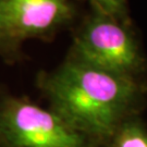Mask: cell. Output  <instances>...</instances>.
<instances>
[{"label":"cell","mask_w":147,"mask_h":147,"mask_svg":"<svg viewBox=\"0 0 147 147\" xmlns=\"http://www.w3.org/2000/svg\"><path fill=\"white\" fill-rule=\"evenodd\" d=\"M94 7L95 12L112 16L120 21L126 20L127 0H88Z\"/></svg>","instance_id":"6"},{"label":"cell","mask_w":147,"mask_h":147,"mask_svg":"<svg viewBox=\"0 0 147 147\" xmlns=\"http://www.w3.org/2000/svg\"><path fill=\"white\" fill-rule=\"evenodd\" d=\"M0 51H5L3 32H2V22H1V11H0Z\"/></svg>","instance_id":"7"},{"label":"cell","mask_w":147,"mask_h":147,"mask_svg":"<svg viewBox=\"0 0 147 147\" xmlns=\"http://www.w3.org/2000/svg\"><path fill=\"white\" fill-rule=\"evenodd\" d=\"M0 137L8 147L88 146V140L53 110L13 97L0 107Z\"/></svg>","instance_id":"3"},{"label":"cell","mask_w":147,"mask_h":147,"mask_svg":"<svg viewBox=\"0 0 147 147\" xmlns=\"http://www.w3.org/2000/svg\"><path fill=\"white\" fill-rule=\"evenodd\" d=\"M69 57L136 80L144 70L140 46L126 22L95 11L74 36Z\"/></svg>","instance_id":"2"},{"label":"cell","mask_w":147,"mask_h":147,"mask_svg":"<svg viewBox=\"0 0 147 147\" xmlns=\"http://www.w3.org/2000/svg\"><path fill=\"white\" fill-rule=\"evenodd\" d=\"M112 140V147H147V132L137 122L127 120Z\"/></svg>","instance_id":"5"},{"label":"cell","mask_w":147,"mask_h":147,"mask_svg":"<svg viewBox=\"0 0 147 147\" xmlns=\"http://www.w3.org/2000/svg\"><path fill=\"white\" fill-rule=\"evenodd\" d=\"M39 86L51 110L87 140L112 138L142 96L138 80L111 73L69 57Z\"/></svg>","instance_id":"1"},{"label":"cell","mask_w":147,"mask_h":147,"mask_svg":"<svg viewBox=\"0 0 147 147\" xmlns=\"http://www.w3.org/2000/svg\"><path fill=\"white\" fill-rule=\"evenodd\" d=\"M5 51L31 38H49L74 18L70 0H0Z\"/></svg>","instance_id":"4"}]
</instances>
